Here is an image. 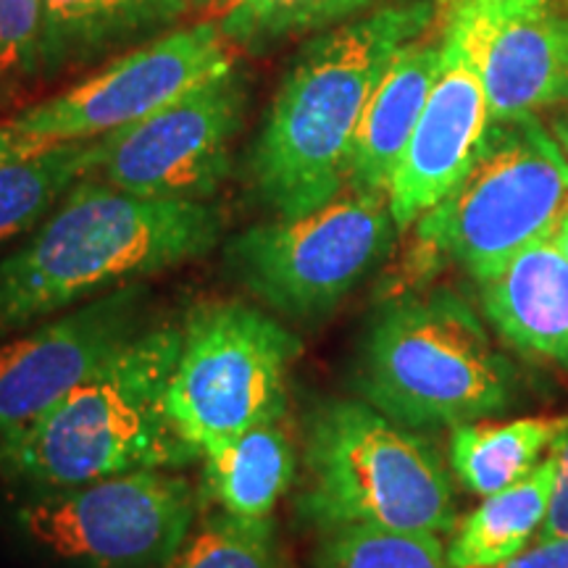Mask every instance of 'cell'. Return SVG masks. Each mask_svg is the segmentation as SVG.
Wrapping results in <instances>:
<instances>
[{"label": "cell", "mask_w": 568, "mask_h": 568, "mask_svg": "<svg viewBox=\"0 0 568 568\" xmlns=\"http://www.w3.org/2000/svg\"><path fill=\"white\" fill-rule=\"evenodd\" d=\"M552 132H556L558 145L564 148V153L568 155V111L556 116V122H552Z\"/></svg>", "instance_id": "cell-29"}, {"label": "cell", "mask_w": 568, "mask_h": 568, "mask_svg": "<svg viewBox=\"0 0 568 568\" xmlns=\"http://www.w3.org/2000/svg\"><path fill=\"white\" fill-rule=\"evenodd\" d=\"M479 301L503 343L568 372V258L552 234L479 282Z\"/></svg>", "instance_id": "cell-15"}, {"label": "cell", "mask_w": 568, "mask_h": 568, "mask_svg": "<svg viewBox=\"0 0 568 568\" xmlns=\"http://www.w3.org/2000/svg\"><path fill=\"white\" fill-rule=\"evenodd\" d=\"M560 432L558 418L460 424L450 432V468L468 493L487 497L524 479Z\"/></svg>", "instance_id": "cell-21"}, {"label": "cell", "mask_w": 568, "mask_h": 568, "mask_svg": "<svg viewBox=\"0 0 568 568\" xmlns=\"http://www.w3.org/2000/svg\"><path fill=\"white\" fill-rule=\"evenodd\" d=\"M101 166V138L51 142L0 161V245L51 216L69 190Z\"/></svg>", "instance_id": "cell-20"}, {"label": "cell", "mask_w": 568, "mask_h": 568, "mask_svg": "<svg viewBox=\"0 0 568 568\" xmlns=\"http://www.w3.org/2000/svg\"><path fill=\"white\" fill-rule=\"evenodd\" d=\"M556 489V460L548 456L524 479L487 495L453 531L450 568H497L535 542Z\"/></svg>", "instance_id": "cell-19"}, {"label": "cell", "mask_w": 568, "mask_h": 568, "mask_svg": "<svg viewBox=\"0 0 568 568\" xmlns=\"http://www.w3.org/2000/svg\"><path fill=\"white\" fill-rule=\"evenodd\" d=\"M222 216L203 201L140 197L82 180L0 261V337L209 255Z\"/></svg>", "instance_id": "cell-2"}, {"label": "cell", "mask_w": 568, "mask_h": 568, "mask_svg": "<svg viewBox=\"0 0 568 568\" xmlns=\"http://www.w3.org/2000/svg\"><path fill=\"white\" fill-rule=\"evenodd\" d=\"M355 389L408 429H456L514 408L518 374L450 287L389 297L355 358Z\"/></svg>", "instance_id": "cell-4"}, {"label": "cell", "mask_w": 568, "mask_h": 568, "mask_svg": "<svg viewBox=\"0 0 568 568\" xmlns=\"http://www.w3.org/2000/svg\"><path fill=\"white\" fill-rule=\"evenodd\" d=\"M195 516V489L172 468L48 489L17 510L27 537L82 568H169Z\"/></svg>", "instance_id": "cell-9"}, {"label": "cell", "mask_w": 568, "mask_h": 568, "mask_svg": "<svg viewBox=\"0 0 568 568\" xmlns=\"http://www.w3.org/2000/svg\"><path fill=\"white\" fill-rule=\"evenodd\" d=\"M284 418L266 422L243 435L201 450L205 485L226 514L272 518L297 477V445Z\"/></svg>", "instance_id": "cell-18"}, {"label": "cell", "mask_w": 568, "mask_h": 568, "mask_svg": "<svg viewBox=\"0 0 568 568\" xmlns=\"http://www.w3.org/2000/svg\"><path fill=\"white\" fill-rule=\"evenodd\" d=\"M305 485L297 510L314 527L418 535L456 529L453 479L435 445L366 400L329 397L303 424Z\"/></svg>", "instance_id": "cell-5"}, {"label": "cell", "mask_w": 568, "mask_h": 568, "mask_svg": "<svg viewBox=\"0 0 568 568\" xmlns=\"http://www.w3.org/2000/svg\"><path fill=\"white\" fill-rule=\"evenodd\" d=\"M51 145V142H42L38 138H30V134H21L13 130L11 124H0V161L17 159V155H27L40 151V148Z\"/></svg>", "instance_id": "cell-28"}, {"label": "cell", "mask_w": 568, "mask_h": 568, "mask_svg": "<svg viewBox=\"0 0 568 568\" xmlns=\"http://www.w3.org/2000/svg\"><path fill=\"white\" fill-rule=\"evenodd\" d=\"M489 124L493 116L479 74L443 38V69L387 187L397 230L414 226L458 187L485 145Z\"/></svg>", "instance_id": "cell-14"}, {"label": "cell", "mask_w": 568, "mask_h": 568, "mask_svg": "<svg viewBox=\"0 0 568 568\" xmlns=\"http://www.w3.org/2000/svg\"><path fill=\"white\" fill-rule=\"evenodd\" d=\"M550 456L556 460V489H552L550 510L537 531L535 542L568 537V429H560L552 439Z\"/></svg>", "instance_id": "cell-26"}, {"label": "cell", "mask_w": 568, "mask_h": 568, "mask_svg": "<svg viewBox=\"0 0 568 568\" xmlns=\"http://www.w3.org/2000/svg\"><path fill=\"white\" fill-rule=\"evenodd\" d=\"M552 237H556V243L560 245V251H564V255L568 258V209L564 213V219H560L558 230H556V234H552Z\"/></svg>", "instance_id": "cell-30"}, {"label": "cell", "mask_w": 568, "mask_h": 568, "mask_svg": "<svg viewBox=\"0 0 568 568\" xmlns=\"http://www.w3.org/2000/svg\"><path fill=\"white\" fill-rule=\"evenodd\" d=\"M180 347L182 324L145 326L53 408L0 437V479L48 493L201 458L166 406Z\"/></svg>", "instance_id": "cell-3"}, {"label": "cell", "mask_w": 568, "mask_h": 568, "mask_svg": "<svg viewBox=\"0 0 568 568\" xmlns=\"http://www.w3.org/2000/svg\"><path fill=\"white\" fill-rule=\"evenodd\" d=\"M169 568H290L274 518L216 514L182 545Z\"/></svg>", "instance_id": "cell-24"}, {"label": "cell", "mask_w": 568, "mask_h": 568, "mask_svg": "<svg viewBox=\"0 0 568 568\" xmlns=\"http://www.w3.org/2000/svg\"><path fill=\"white\" fill-rule=\"evenodd\" d=\"M382 0H230L222 13L224 38L253 53H264L282 40L324 32L379 9Z\"/></svg>", "instance_id": "cell-22"}, {"label": "cell", "mask_w": 568, "mask_h": 568, "mask_svg": "<svg viewBox=\"0 0 568 568\" xmlns=\"http://www.w3.org/2000/svg\"><path fill=\"white\" fill-rule=\"evenodd\" d=\"M558 426H560V429H568V416H560L558 418Z\"/></svg>", "instance_id": "cell-31"}, {"label": "cell", "mask_w": 568, "mask_h": 568, "mask_svg": "<svg viewBox=\"0 0 568 568\" xmlns=\"http://www.w3.org/2000/svg\"><path fill=\"white\" fill-rule=\"evenodd\" d=\"M145 284L132 282L63 311L0 345V437L53 408L145 329Z\"/></svg>", "instance_id": "cell-13"}, {"label": "cell", "mask_w": 568, "mask_h": 568, "mask_svg": "<svg viewBox=\"0 0 568 568\" xmlns=\"http://www.w3.org/2000/svg\"><path fill=\"white\" fill-rule=\"evenodd\" d=\"M187 0H40L42 74L80 69L166 30Z\"/></svg>", "instance_id": "cell-17"}, {"label": "cell", "mask_w": 568, "mask_h": 568, "mask_svg": "<svg viewBox=\"0 0 568 568\" xmlns=\"http://www.w3.org/2000/svg\"><path fill=\"white\" fill-rule=\"evenodd\" d=\"M314 568H450L439 535L379 527L318 531Z\"/></svg>", "instance_id": "cell-23"}, {"label": "cell", "mask_w": 568, "mask_h": 568, "mask_svg": "<svg viewBox=\"0 0 568 568\" xmlns=\"http://www.w3.org/2000/svg\"><path fill=\"white\" fill-rule=\"evenodd\" d=\"M568 209V159L537 116L493 122L468 174L416 222L426 261H453L474 282L556 234Z\"/></svg>", "instance_id": "cell-6"}, {"label": "cell", "mask_w": 568, "mask_h": 568, "mask_svg": "<svg viewBox=\"0 0 568 568\" xmlns=\"http://www.w3.org/2000/svg\"><path fill=\"white\" fill-rule=\"evenodd\" d=\"M40 0H0V105L42 74Z\"/></svg>", "instance_id": "cell-25"}, {"label": "cell", "mask_w": 568, "mask_h": 568, "mask_svg": "<svg viewBox=\"0 0 568 568\" xmlns=\"http://www.w3.org/2000/svg\"><path fill=\"white\" fill-rule=\"evenodd\" d=\"M443 38L479 74L493 122L568 101V21L556 0H450Z\"/></svg>", "instance_id": "cell-12"}, {"label": "cell", "mask_w": 568, "mask_h": 568, "mask_svg": "<svg viewBox=\"0 0 568 568\" xmlns=\"http://www.w3.org/2000/svg\"><path fill=\"white\" fill-rule=\"evenodd\" d=\"M301 355L293 332L247 303H201L184 316L166 406L195 447L224 443L287 416V376Z\"/></svg>", "instance_id": "cell-7"}, {"label": "cell", "mask_w": 568, "mask_h": 568, "mask_svg": "<svg viewBox=\"0 0 568 568\" xmlns=\"http://www.w3.org/2000/svg\"><path fill=\"white\" fill-rule=\"evenodd\" d=\"M247 84L230 67L153 116L101 138L103 182L140 197L205 201L232 169Z\"/></svg>", "instance_id": "cell-10"}, {"label": "cell", "mask_w": 568, "mask_h": 568, "mask_svg": "<svg viewBox=\"0 0 568 568\" xmlns=\"http://www.w3.org/2000/svg\"><path fill=\"white\" fill-rule=\"evenodd\" d=\"M497 568H568V537L535 542Z\"/></svg>", "instance_id": "cell-27"}, {"label": "cell", "mask_w": 568, "mask_h": 568, "mask_svg": "<svg viewBox=\"0 0 568 568\" xmlns=\"http://www.w3.org/2000/svg\"><path fill=\"white\" fill-rule=\"evenodd\" d=\"M224 40L222 27L211 21L169 32L90 80L30 105L9 124L42 142L95 140L124 130L234 67Z\"/></svg>", "instance_id": "cell-11"}, {"label": "cell", "mask_w": 568, "mask_h": 568, "mask_svg": "<svg viewBox=\"0 0 568 568\" xmlns=\"http://www.w3.org/2000/svg\"><path fill=\"white\" fill-rule=\"evenodd\" d=\"M437 0H400L318 32L274 95L251 151L255 193L280 216H303L347 190L351 148L382 74L435 24Z\"/></svg>", "instance_id": "cell-1"}, {"label": "cell", "mask_w": 568, "mask_h": 568, "mask_svg": "<svg viewBox=\"0 0 568 568\" xmlns=\"http://www.w3.org/2000/svg\"><path fill=\"white\" fill-rule=\"evenodd\" d=\"M387 193L343 190L322 209L255 224L230 243L237 280L287 318H322L393 251Z\"/></svg>", "instance_id": "cell-8"}, {"label": "cell", "mask_w": 568, "mask_h": 568, "mask_svg": "<svg viewBox=\"0 0 568 568\" xmlns=\"http://www.w3.org/2000/svg\"><path fill=\"white\" fill-rule=\"evenodd\" d=\"M439 69H443V40L439 45H422L414 40L397 51L368 98L355 130L347 187L361 193H387L426 98L435 88Z\"/></svg>", "instance_id": "cell-16"}, {"label": "cell", "mask_w": 568, "mask_h": 568, "mask_svg": "<svg viewBox=\"0 0 568 568\" xmlns=\"http://www.w3.org/2000/svg\"><path fill=\"white\" fill-rule=\"evenodd\" d=\"M195 3H224V0H195Z\"/></svg>", "instance_id": "cell-32"}]
</instances>
